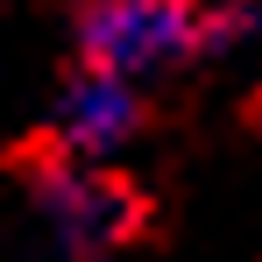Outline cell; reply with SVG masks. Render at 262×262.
<instances>
[{
	"instance_id": "1",
	"label": "cell",
	"mask_w": 262,
	"mask_h": 262,
	"mask_svg": "<svg viewBox=\"0 0 262 262\" xmlns=\"http://www.w3.org/2000/svg\"><path fill=\"white\" fill-rule=\"evenodd\" d=\"M29 213L57 262H106L142 227V199L114 177V163L50 149L43 163H29Z\"/></svg>"
},
{
	"instance_id": "2",
	"label": "cell",
	"mask_w": 262,
	"mask_h": 262,
	"mask_svg": "<svg viewBox=\"0 0 262 262\" xmlns=\"http://www.w3.org/2000/svg\"><path fill=\"white\" fill-rule=\"evenodd\" d=\"M206 57L199 0H85L78 14V64L114 71V78H149Z\"/></svg>"
},
{
	"instance_id": "3",
	"label": "cell",
	"mask_w": 262,
	"mask_h": 262,
	"mask_svg": "<svg viewBox=\"0 0 262 262\" xmlns=\"http://www.w3.org/2000/svg\"><path fill=\"white\" fill-rule=\"evenodd\" d=\"M135 135H142V85L78 64V78L57 92V106H50V149L114 163V156L135 149Z\"/></svg>"
},
{
	"instance_id": "4",
	"label": "cell",
	"mask_w": 262,
	"mask_h": 262,
	"mask_svg": "<svg viewBox=\"0 0 262 262\" xmlns=\"http://www.w3.org/2000/svg\"><path fill=\"white\" fill-rule=\"evenodd\" d=\"M199 29H206V57L248 50L262 36V0H199Z\"/></svg>"
}]
</instances>
